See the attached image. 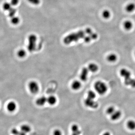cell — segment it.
<instances>
[{
    "mask_svg": "<svg viewBox=\"0 0 135 135\" xmlns=\"http://www.w3.org/2000/svg\"><path fill=\"white\" fill-rule=\"evenodd\" d=\"M94 87L95 91L99 95H104L107 91V85L101 81H98L96 82Z\"/></svg>",
    "mask_w": 135,
    "mask_h": 135,
    "instance_id": "obj_3",
    "label": "cell"
},
{
    "mask_svg": "<svg viewBox=\"0 0 135 135\" xmlns=\"http://www.w3.org/2000/svg\"><path fill=\"white\" fill-rule=\"evenodd\" d=\"M29 91L33 94H37L39 91V84L36 81H32L29 82L28 84Z\"/></svg>",
    "mask_w": 135,
    "mask_h": 135,
    "instance_id": "obj_5",
    "label": "cell"
},
{
    "mask_svg": "<svg viewBox=\"0 0 135 135\" xmlns=\"http://www.w3.org/2000/svg\"><path fill=\"white\" fill-rule=\"evenodd\" d=\"M102 16L105 19H109L111 17V13L108 10H105L102 12Z\"/></svg>",
    "mask_w": 135,
    "mask_h": 135,
    "instance_id": "obj_21",
    "label": "cell"
},
{
    "mask_svg": "<svg viewBox=\"0 0 135 135\" xmlns=\"http://www.w3.org/2000/svg\"><path fill=\"white\" fill-rule=\"evenodd\" d=\"M20 22V20L19 17L16 16H14L11 17V23L14 25H18Z\"/></svg>",
    "mask_w": 135,
    "mask_h": 135,
    "instance_id": "obj_22",
    "label": "cell"
},
{
    "mask_svg": "<svg viewBox=\"0 0 135 135\" xmlns=\"http://www.w3.org/2000/svg\"><path fill=\"white\" fill-rule=\"evenodd\" d=\"M81 84L79 81L75 80L72 83L71 87L75 90H79L81 87Z\"/></svg>",
    "mask_w": 135,
    "mask_h": 135,
    "instance_id": "obj_12",
    "label": "cell"
},
{
    "mask_svg": "<svg viewBox=\"0 0 135 135\" xmlns=\"http://www.w3.org/2000/svg\"><path fill=\"white\" fill-rule=\"evenodd\" d=\"M28 1L31 4L34 5H38L40 4V0H28Z\"/></svg>",
    "mask_w": 135,
    "mask_h": 135,
    "instance_id": "obj_27",
    "label": "cell"
},
{
    "mask_svg": "<svg viewBox=\"0 0 135 135\" xmlns=\"http://www.w3.org/2000/svg\"><path fill=\"white\" fill-rule=\"evenodd\" d=\"M102 135H111V134L110 132L108 131H107L105 132Z\"/></svg>",
    "mask_w": 135,
    "mask_h": 135,
    "instance_id": "obj_31",
    "label": "cell"
},
{
    "mask_svg": "<svg viewBox=\"0 0 135 135\" xmlns=\"http://www.w3.org/2000/svg\"><path fill=\"white\" fill-rule=\"evenodd\" d=\"M47 102V98L44 96L40 97L36 101V104L39 106H43Z\"/></svg>",
    "mask_w": 135,
    "mask_h": 135,
    "instance_id": "obj_9",
    "label": "cell"
},
{
    "mask_svg": "<svg viewBox=\"0 0 135 135\" xmlns=\"http://www.w3.org/2000/svg\"><path fill=\"white\" fill-rule=\"evenodd\" d=\"M117 57L116 55L114 53H111L107 56V60L108 62L113 63L117 60Z\"/></svg>",
    "mask_w": 135,
    "mask_h": 135,
    "instance_id": "obj_14",
    "label": "cell"
},
{
    "mask_svg": "<svg viewBox=\"0 0 135 135\" xmlns=\"http://www.w3.org/2000/svg\"><path fill=\"white\" fill-rule=\"evenodd\" d=\"M122 115V112L120 111L116 110L111 115V119L113 121H116L118 120L121 117Z\"/></svg>",
    "mask_w": 135,
    "mask_h": 135,
    "instance_id": "obj_8",
    "label": "cell"
},
{
    "mask_svg": "<svg viewBox=\"0 0 135 135\" xmlns=\"http://www.w3.org/2000/svg\"></svg>",
    "mask_w": 135,
    "mask_h": 135,
    "instance_id": "obj_32",
    "label": "cell"
},
{
    "mask_svg": "<svg viewBox=\"0 0 135 135\" xmlns=\"http://www.w3.org/2000/svg\"><path fill=\"white\" fill-rule=\"evenodd\" d=\"M123 26L126 30L130 31L133 27V23L130 20H126L123 23Z\"/></svg>",
    "mask_w": 135,
    "mask_h": 135,
    "instance_id": "obj_16",
    "label": "cell"
},
{
    "mask_svg": "<svg viewBox=\"0 0 135 135\" xmlns=\"http://www.w3.org/2000/svg\"><path fill=\"white\" fill-rule=\"evenodd\" d=\"M84 104L87 107L91 108H96L98 107V103L94 99L87 97L84 100Z\"/></svg>",
    "mask_w": 135,
    "mask_h": 135,
    "instance_id": "obj_6",
    "label": "cell"
},
{
    "mask_svg": "<svg viewBox=\"0 0 135 135\" xmlns=\"http://www.w3.org/2000/svg\"><path fill=\"white\" fill-rule=\"evenodd\" d=\"M21 131L25 133H28L31 131V128L29 126L27 125H24L21 127Z\"/></svg>",
    "mask_w": 135,
    "mask_h": 135,
    "instance_id": "obj_19",
    "label": "cell"
},
{
    "mask_svg": "<svg viewBox=\"0 0 135 135\" xmlns=\"http://www.w3.org/2000/svg\"><path fill=\"white\" fill-rule=\"evenodd\" d=\"M86 34L85 31H82L70 34L65 38L64 40V43L68 45L73 42H77L80 39H84L86 36Z\"/></svg>",
    "mask_w": 135,
    "mask_h": 135,
    "instance_id": "obj_2",
    "label": "cell"
},
{
    "mask_svg": "<svg viewBox=\"0 0 135 135\" xmlns=\"http://www.w3.org/2000/svg\"><path fill=\"white\" fill-rule=\"evenodd\" d=\"M19 0H11L10 3L12 6H16L19 4Z\"/></svg>",
    "mask_w": 135,
    "mask_h": 135,
    "instance_id": "obj_29",
    "label": "cell"
},
{
    "mask_svg": "<svg viewBox=\"0 0 135 135\" xmlns=\"http://www.w3.org/2000/svg\"><path fill=\"white\" fill-rule=\"evenodd\" d=\"M8 11V15L11 18L15 16V14L16 13L17 10L16 8H14L12 7L11 8L10 10Z\"/></svg>",
    "mask_w": 135,
    "mask_h": 135,
    "instance_id": "obj_25",
    "label": "cell"
},
{
    "mask_svg": "<svg viewBox=\"0 0 135 135\" xmlns=\"http://www.w3.org/2000/svg\"><path fill=\"white\" fill-rule=\"evenodd\" d=\"M125 10L127 13H132L135 10V4L134 3H130L128 4L126 6Z\"/></svg>",
    "mask_w": 135,
    "mask_h": 135,
    "instance_id": "obj_13",
    "label": "cell"
},
{
    "mask_svg": "<svg viewBox=\"0 0 135 135\" xmlns=\"http://www.w3.org/2000/svg\"><path fill=\"white\" fill-rule=\"evenodd\" d=\"M71 130L72 131L71 135H80L81 133L79 127L76 124H74L72 126Z\"/></svg>",
    "mask_w": 135,
    "mask_h": 135,
    "instance_id": "obj_10",
    "label": "cell"
},
{
    "mask_svg": "<svg viewBox=\"0 0 135 135\" xmlns=\"http://www.w3.org/2000/svg\"><path fill=\"white\" fill-rule=\"evenodd\" d=\"M12 133L14 135H19V132L16 129H14L12 130Z\"/></svg>",
    "mask_w": 135,
    "mask_h": 135,
    "instance_id": "obj_30",
    "label": "cell"
},
{
    "mask_svg": "<svg viewBox=\"0 0 135 135\" xmlns=\"http://www.w3.org/2000/svg\"><path fill=\"white\" fill-rule=\"evenodd\" d=\"M96 97V95L95 92H93L92 90H89V91H88L87 93V97L95 99Z\"/></svg>",
    "mask_w": 135,
    "mask_h": 135,
    "instance_id": "obj_26",
    "label": "cell"
},
{
    "mask_svg": "<svg viewBox=\"0 0 135 135\" xmlns=\"http://www.w3.org/2000/svg\"><path fill=\"white\" fill-rule=\"evenodd\" d=\"M120 74L124 78V83L126 86L135 88V79L131 77V74L129 70L123 68L120 69Z\"/></svg>",
    "mask_w": 135,
    "mask_h": 135,
    "instance_id": "obj_1",
    "label": "cell"
},
{
    "mask_svg": "<svg viewBox=\"0 0 135 135\" xmlns=\"http://www.w3.org/2000/svg\"><path fill=\"white\" fill-rule=\"evenodd\" d=\"M37 39V36L35 35H31L29 37V43L27 47L29 52H32L36 49Z\"/></svg>",
    "mask_w": 135,
    "mask_h": 135,
    "instance_id": "obj_4",
    "label": "cell"
},
{
    "mask_svg": "<svg viewBox=\"0 0 135 135\" xmlns=\"http://www.w3.org/2000/svg\"><path fill=\"white\" fill-rule=\"evenodd\" d=\"M89 71L87 68L84 67L82 69L80 75V78L82 81H86L88 78Z\"/></svg>",
    "mask_w": 135,
    "mask_h": 135,
    "instance_id": "obj_7",
    "label": "cell"
},
{
    "mask_svg": "<svg viewBox=\"0 0 135 135\" xmlns=\"http://www.w3.org/2000/svg\"><path fill=\"white\" fill-rule=\"evenodd\" d=\"M12 6L10 3L8 2H5L3 5V8L5 10L9 11L12 7Z\"/></svg>",
    "mask_w": 135,
    "mask_h": 135,
    "instance_id": "obj_24",
    "label": "cell"
},
{
    "mask_svg": "<svg viewBox=\"0 0 135 135\" xmlns=\"http://www.w3.org/2000/svg\"><path fill=\"white\" fill-rule=\"evenodd\" d=\"M53 135H62V132L59 129H56L53 132Z\"/></svg>",
    "mask_w": 135,
    "mask_h": 135,
    "instance_id": "obj_28",
    "label": "cell"
},
{
    "mask_svg": "<svg viewBox=\"0 0 135 135\" xmlns=\"http://www.w3.org/2000/svg\"><path fill=\"white\" fill-rule=\"evenodd\" d=\"M126 126L129 130H135V121L133 120H129L126 123Z\"/></svg>",
    "mask_w": 135,
    "mask_h": 135,
    "instance_id": "obj_17",
    "label": "cell"
},
{
    "mask_svg": "<svg viewBox=\"0 0 135 135\" xmlns=\"http://www.w3.org/2000/svg\"><path fill=\"white\" fill-rule=\"evenodd\" d=\"M57 101V98L54 96H50L47 98V102L51 105H53L55 104Z\"/></svg>",
    "mask_w": 135,
    "mask_h": 135,
    "instance_id": "obj_18",
    "label": "cell"
},
{
    "mask_svg": "<svg viewBox=\"0 0 135 135\" xmlns=\"http://www.w3.org/2000/svg\"><path fill=\"white\" fill-rule=\"evenodd\" d=\"M116 110L115 108L113 106H110L108 107L106 110V113L108 115H111Z\"/></svg>",
    "mask_w": 135,
    "mask_h": 135,
    "instance_id": "obj_23",
    "label": "cell"
},
{
    "mask_svg": "<svg viewBox=\"0 0 135 135\" xmlns=\"http://www.w3.org/2000/svg\"><path fill=\"white\" fill-rule=\"evenodd\" d=\"M89 71L93 73L96 72L99 69L98 66L95 63H91L88 65V68Z\"/></svg>",
    "mask_w": 135,
    "mask_h": 135,
    "instance_id": "obj_15",
    "label": "cell"
},
{
    "mask_svg": "<svg viewBox=\"0 0 135 135\" xmlns=\"http://www.w3.org/2000/svg\"><path fill=\"white\" fill-rule=\"evenodd\" d=\"M17 108V104L16 102L14 101L10 102L7 105V109L8 111L13 112L16 110Z\"/></svg>",
    "mask_w": 135,
    "mask_h": 135,
    "instance_id": "obj_11",
    "label": "cell"
},
{
    "mask_svg": "<svg viewBox=\"0 0 135 135\" xmlns=\"http://www.w3.org/2000/svg\"><path fill=\"white\" fill-rule=\"evenodd\" d=\"M26 55V52L25 50L23 49L19 50L17 52V56L21 58H25Z\"/></svg>",
    "mask_w": 135,
    "mask_h": 135,
    "instance_id": "obj_20",
    "label": "cell"
}]
</instances>
